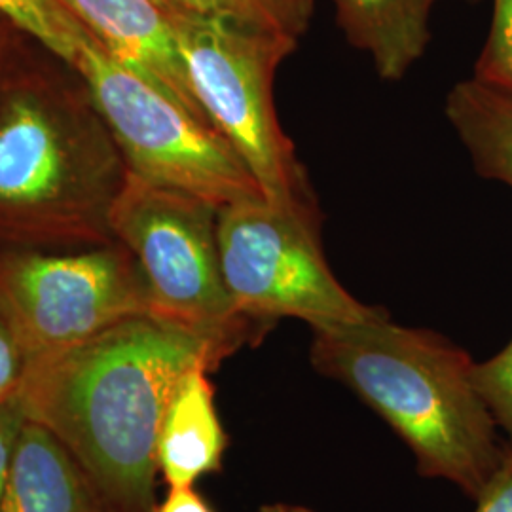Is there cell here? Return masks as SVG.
Listing matches in <instances>:
<instances>
[{"label": "cell", "mask_w": 512, "mask_h": 512, "mask_svg": "<svg viewBox=\"0 0 512 512\" xmlns=\"http://www.w3.org/2000/svg\"><path fill=\"white\" fill-rule=\"evenodd\" d=\"M234 353L211 336L137 315L31 361L19 399L27 420L73 454L110 512H152L167 404L186 374L213 372Z\"/></svg>", "instance_id": "cell-1"}, {"label": "cell", "mask_w": 512, "mask_h": 512, "mask_svg": "<svg viewBox=\"0 0 512 512\" xmlns=\"http://www.w3.org/2000/svg\"><path fill=\"white\" fill-rule=\"evenodd\" d=\"M128 164L84 78L27 40L0 84V247L116 241Z\"/></svg>", "instance_id": "cell-2"}, {"label": "cell", "mask_w": 512, "mask_h": 512, "mask_svg": "<svg viewBox=\"0 0 512 512\" xmlns=\"http://www.w3.org/2000/svg\"><path fill=\"white\" fill-rule=\"evenodd\" d=\"M313 332V366L401 435L421 475L444 478L473 499L482 494L503 448L463 349L431 330L395 325L385 311Z\"/></svg>", "instance_id": "cell-3"}, {"label": "cell", "mask_w": 512, "mask_h": 512, "mask_svg": "<svg viewBox=\"0 0 512 512\" xmlns=\"http://www.w3.org/2000/svg\"><path fill=\"white\" fill-rule=\"evenodd\" d=\"M173 23L192 92L251 169L264 200L319 219L306 171L275 110V74L298 38L200 16L175 0Z\"/></svg>", "instance_id": "cell-4"}, {"label": "cell", "mask_w": 512, "mask_h": 512, "mask_svg": "<svg viewBox=\"0 0 512 512\" xmlns=\"http://www.w3.org/2000/svg\"><path fill=\"white\" fill-rule=\"evenodd\" d=\"M217 226L215 205L129 169L110 215L112 236L141 266L150 315L238 351L258 344L270 327L236 310L222 277Z\"/></svg>", "instance_id": "cell-5"}, {"label": "cell", "mask_w": 512, "mask_h": 512, "mask_svg": "<svg viewBox=\"0 0 512 512\" xmlns=\"http://www.w3.org/2000/svg\"><path fill=\"white\" fill-rule=\"evenodd\" d=\"M76 73L88 84L131 173L217 209L264 198L251 169L220 131L116 61L93 35Z\"/></svg>", "instance_id": "cell-6"}, {"label": "cell", "mask_w": 512, "mask_h": 512, "mask_svg": "<svg viewBox=\"0 0 512 512\" xmlns=\"http://www.w3.org/2000/svg\"><path fill=\"white\" fill-rule=\"evenodd\" d=\"M222 277L236 310L260 325L283 317L311 329L361 323L382 308L366 306L330 272L319 219L283 211L264 198L219 209Z\"/></svg>", "instance_id": "cell-7"}, {"label": "cell", "mask_w": 512, "mask_h": 512, "mask_svg": "<svg viewBox=\"0 0 512 512\" xmlns=\"http://www.w3.org/2000/svg\"><path fill=\"white\" fill-rule=\"evenodd\" d=\"M0 304L29 361L150 315L141 266L120 241L63 251L0 247Z\"/></svg>", "instance_id": "cell-8"}, {"label": "cell", "mask_w": 512, "mask_h": 512, "mask_svg": "<svg viewBox=\"0 0 512 512\" xmlns=\"http://www.w3.org/2000/svg\"><path fill=\"white\" fill-rule=\"evenodd\" d=\"M61 2L116 61L145 76L192 114L211 124L186 74L173 23V0Z\"/></svg>", "instance_id": "cell-9"}, {"label": "cell", "mask_w": 512, "mask_h": 512, "mask_svg": "<svg viewBox=\"0 0 512 512\" xmlns=\"http://www.w3.org/2000/svg\"><path fill=\"white\" fill-rule=\"evenodd\" d=\"M0 512L110 511L73 454L46 427L25 420Z\"/></svg>", "instance_id": "cell-10"}, {"label": "cell", "mask_w": 512, "mask_h": 512, "mask_svg": "<svg viewBox=\"0 0 512 512\" xmlns=\"http://www.w3.org/2000/svg\"><path fill=\"white\" fill-rule=\"evenodd\" d=\"M207 368L186 374L165 408L158 433V469L171 486H194L219 471L228 437L215 406Z\"/></svg>", "instance_id": "cell-11"}, {"label": "cell", "mask_w": 512, "mask_h": 512, "mask_svg": "<svg viewBox=\"0 0 512 512\" xmlns=\"http://www.w3.org/2000/svg\"><path fill=\"white\" fill-rule=\"evenodd\" d=\"M349 44L372 55L384 80H401L425 54L439 0H332Z\"/></svg>", "instance_id": "cell-12"}, {"label": "cell", "mask_w": 512, "mask_h": 512, "mask_svg": "<svg viewBox=\"0 0 512 512\" xmlns=\"http://www.w3.org/2000/svg\"><path fill=\"white\" fill-rule=\"evenodd\" d=\"M444 112L476 171L512 188L511 97L473 78L452 88Z\"/></svg>", "instance_id": "cell-13"}, {"label": "cell", "mask_w": 512, "mask_h": 512, "mask_svg": "<svg viewBox=\"0 0 512 512\" xmlns=\"http://www.w3.org/2000/svg\"><path fill=\"white\" fill-rule=\"evenodd\" d=\"M0 19L74 71L92 38L61 0H0Z\"/></svg>", "instance_id": "cell-14"}, {"label": "cell", "mask_w": 512, "mask_h": 512, "mask_svg": "<svg viewBox=\"0 0 512 512\" xmlns=\"http://www.w3.org/2000/svg\"><path fill=\"white\" fill-rule=\"evenodd\" d=\"M186 10L268 33L300 38L310 27L313 0H175Z\"/></svg>", "instance_id": "cell-15"}, {"label": "cell", "mask_w": 512, "mask_h": 512, "mask_svg": "<svg viewBox=\"0 0 512 512\" xmlns=\"http://www.w3.org/2000/svg\"><path fill=\"white\" fill-rule=\"evenodd\" d=\"M475 80L512 99V0H494L492 27L476 61Z\"/></svg>", "instance_id": "cell-16"}, {"label": "cell", "mask_w": 512, "mask_h": 512, "mask_svg": "<svg viewBox=\"0 0 512 512\" xmlns=\"http://www.w3.org/2000/svg\"><path fill=\"white\" fill-rule=\"evenodd\" d=\"M473 380L495 425L509 435L512 448V340L492 359L475 363Z\"/></svg>", "instance_id": "cell-17"}, {"label": "cell", "mask_w": 512, "mask_h": 512, "mask_svg": "<svg viewBox=\"0 0 512 512\" xmlns=\"http://www.w3.org/2000/svg\"><path fill=\"white\" fill-rule=\"evenodd\" d=\"M29 363L31 361L18 330L0 304V399L18 393Z\"/></svg>", "instance_id": "cell-18"}, {"label": "cell", "mask_w": 512, "mask_h": 512, "mask_svg": "<svg viewBox=\"0 0 512 512\" xmlns=\"http://www.w3.org/2000/svg\"><path fill=\"white\" fill-rule=\"evenodd\" d=\"M27 420L19 393L0 399V503L8 484L14 450L18 444L19 431Z\"/></svg>", "instance_id": "cell-19"}, {"label": "cell", "mask_w": 512, "mask_h": 512, "mask_svg": "<svg viewBox=\"0 0 512 512\" xmlns=\"http://www.w3.org/2000/svg\"><path fill=\"white\" fill-rule=\"evenodd\" d=\"M475 512H512V448H503L501 461L482 494L475 499Z\"/></svg>", "instance_id": "cell-20"}, {"label": "cell", "mask_w": 512, "mask_h": 512, "mask_svg": "<svg viewBox=\"0 0 512 512\" xmlns=\"http://www.w3.org/2000/svg\"><path fill=\"white\" fill-rule=\"evenodd\" d=\"M152 512H213L194 486H171L164 501Z\"/></svg>", "instance_id": "cell-21"}, {"label": "cell", "mask_w": 512, "mask_h": 512, "mask_svg": "<svg viewBox=\"0 0 512 512\" xmlns=\"http://www.w3.org/2000/svg\"><path fill=\"white\" fill-rule=\"evenodd\" d=\"M27 40L29 38L23 37L10 23L0 21V84Z\"/></svg>", "instance_id": "cell-22"}, {"label": "cell", "mask_w": 512, "mask_h": 512, "mask_svg": "<svg viewBox=\"0 0 512 512\" xmlns=\"http://www.w3.org/2000/svg\"><path fill=\"white\" fill-rule=\"evenodd\" d=\"M258 512H313L300 505H289V503H274V505H264Z\"/></svg>", "instance_id": "cell-23"}, {"label": "cell", "mask_w": 512, "mask_h": 512, "mask_svg": "<svg viewBox=\"0 0 512 512\" xmlns=\"http://www.w3.org/2000/svg\"><path fill=\"white\" fill-rule=\"evenodd\" d=\"M0 21H2V19H0Z\"/></svg>", "instance_id": "cell-24"}]
</instances>
